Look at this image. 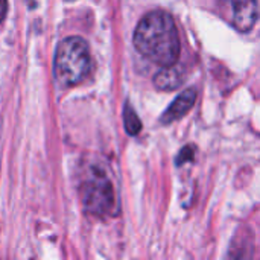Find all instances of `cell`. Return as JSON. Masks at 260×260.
I'll list each match as a JSON object with an SVG mask.
<instances>
[{
	"label": "cell",
	"instance_id": "6da1fadb",
	"mask_svg": "<svg viewBox=\"0 0 260 260\" xmlns=\"http://www.w3.org/2000/svg\"><path fill=\"white\" fill-rule=\"evenodd\" d=\"M137 52L160 64L172 67L180 56V37L171 14L165 11L148 12L137 24L133 37Z\"/></svg>",
	"mask_w": 260,
	"mask_h": 260
},
{
	"label": "cell",
	"instance_id": "7a4b0ae2",
	"mask_svg": "<svg viewBox=\"0 0 260 260\" xmlns=\"http://www.w3.org/2000/svg\"><path fill=\"white\" fill-rule=\"evenodd\" d=\"M91 70V56L88 44L81 37L64 38L55 52L53 73L56 81L64 85H78Z\"/></svg>",
	"mask_w": 260,
	"mask_h": 260
},
{
	"label": "cell",
	"instance_id": "3957f363",
	"mask_svg": "<svg viewBox=\"0 0 260 260\" xmlns=\"http://www.w3.org/2000/svg\"><path fill=\"white\" fill-rule=\"evenodd\" d=\"M84 209L96 216L110 213L114 207V190L104 172L94 171L81 186Z\"/></svg>",
	"mask_w": 260,
	"mask_h": 260
},
{
	"label": "cell",
	"instance_id": "277c9868",
	"mask_svg": "<svg viewBox=\"0 0 260 260\" xmlns=\"http://www.w3.org/2000/svg\"><path fill=\"white\" fill-rule=\"evenodd\" d=\"M195 101H197V90L195 88H187L183 93H180L178 98L168 107L165 114L160 117L161 123L169 125V123L181 119L193 107Z\"/></svg>",
	"mask_w": 260,
	"mask_h": 260
},
{
	"label": "cell",
	"instance_id": "5b68a950",
	"mask_svg": "<svg viewBox=\"0 0 260 260\" xmlns=\"http://www.w3.org/2000/svg\"><path fill=\"white\" fill-rule=\"evenodd\" d=\"M233 6V26L241 32H248L257 18L256 2H236Z\"/></svg>",
	"mask_w": 260,
	"mask_h": 260
},
{
	"label": "cell",
	"instance_id": "8992f818",
	"mask_svg": "<svg viewBox=\"0 0 260 260\" xmlns=\"http://www.w3.org/2000/svg\"><path fill=\"white\" fill-rule=\"evenodd\" d=\"M184 81V73L180 67H163L154 78V84L158 90L163 91H172L178 88Z\"/></svg>",
	"mask_w": 260,
	"mask_h": 260
},
{
	"label": "cell",
	"instance_id": "52a82bcc",
	"mask_svg": "<svg viewBox=\"0 0 260 260\" xmlns=\"http://www.w3.org/2000/svg\"><path fill=\"white\" fill-rule=\"evenodd\" d=\"M123 120H125V129L129 136H137L142 129V122L139 119V116L136 114L134 108L126 104L125 105V111H123Z\"/></svg>",
	"mask_w": 260,
	"mask_h": 260
},
{
	"label": "cell",
	"instance_id": "ba28073f",
	"mask_svg": "<svg viewBox=\"0 0 260 260\" xmlns=\"http://www.w3.org/2000/svg\"><path fill=\"white\" fill-rule=\"evenodd\" d=\"M193 154H195V149H193V146H184L183 149H181V152H180V155H178V160H177V165L180 166V165H183V163H186V161H190L192 158H193Z\"/></svg>",
	"mask_w": 260,
	"mask_h": 260
},
{
	"label": "cell",
	"instance_id": "9c48e42d",
	"mask_svg": "<svg viewBox=\"0 0 260 260\" xmlns=\"http://www.w3.org/2000/svg\"><path fill=\"white\" fill-rule=\"evenodd\" d=\"M6 9H8V3L5 0H0V23L6 15Z\"/></svg>",
	"mask_w": 260,
	"mask_h": 260
}]
</instances>
